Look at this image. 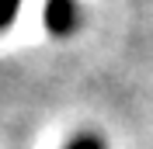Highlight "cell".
<instances>
[{"mask_svg": "<svg viewBox=\"0 0 153 149\" xmlns=\"http://www.w3.org/2000/svg\"><path fill=\"white\" fill-rule=\"evenodd\" d=\"M45 28L52 35H73L80 28V4L76 0H45Z\"/></svg>", "mask_w": 153, "mask_h": 149, "instance_id": "1", "label": "cell"}, {"mask_svg": "<svg viewBox=\"0 0 153 149\" xmlns=\"http://www.w3.org/2000/svg\"><path fill=\"white\" fill-rule=\"evenodd\" d=\"M66 149H105V142L97 139V135H76Z\"/></svg>", "mask_w": 153, "mask_h": 149, "instance_id": "3", "label": "cell"}, {"mask_svg": "<svg viewBox=\"0 0 153 149\" xmlns=\"http://www.w3.org/2000/svg\"><path fill=\"white\" fill-rule=\"evenodd\" d=\"M18 10H21V0H0V31H7L14 24Z\"/></svg>", "mask_w": 153, "mask_h": 149, "instance_id": "2", "label": "cell"}]
</instances>
